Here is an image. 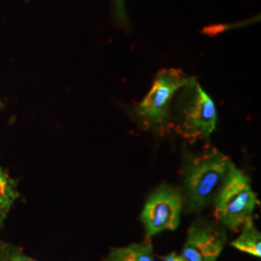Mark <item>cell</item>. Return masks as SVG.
<instances>
[{"label": "cell", "mask_w": 261, "mask_h": 261, "mask_svg": "<svg viewBox=\"0 0 261 261\" xmlns=\"http://www.w3.org/2000/svg\"><path fill=\"white\" fill-rule=\"evenodd\" d=\"M233 163L212 145L197 154L184 156L182 168L183 209L196 213L213 202Z\"/></svg>", "instance_id": "6da1fadb"}, {"label": "cell", "mask_w": 261, "mask_h": 261, "mask_svg": "<svg viewBox=\"0 0 261 261\" xmlns=\"http://www.w3.org/2000/svg\"><path fill=\"white\" fill-rule=\"evenodd\" d=\"M177 94L176 114L169 128H173L190 142L208 140L216 129L218 119L213 100L194 77Z\"/></svg>", "instance_id": "7a4b0ae2"}, {"label": "cell", "mask_w": 261, "mask_h": 261, "mask_svg": "<svg viewBox=\"0 0 261 261\" xmlns=\"http://www.w3.org/2000/svg\"><path fill=\"white\" fill-rule=\"evenodd\" d=\"M190 79L177 69H165L159 72L149 92L134 110L144 129L161 134L169 129L172 100Z\"/></svg>", "instance_id": "3957f363"}, {"label": "cell", "mask_w": 261, "mask_h": 261, "mask_svg": "<svg viewBox=\"0 0 261 261\" xmlns=\"http://www.w3.org/2000/svg\"><path fill=\"white\" fill-rule=\"evenodd\" d=\"M213 203L216 219L231 230H239L248 219L252 218L257 203L256 194L252 190L250 178L234 164Z\"/></svg>", "instance_id": "277c9868"}, {"label": "cell", "mask_w": 261, "mask_h": 261, "mask_svg": "<svg viewBox=\"0 0 261 261\" xmlns=\"http://www.w3.org/2000/svg\"><path fill=\"white\" fill-rule=\"evenodd\" d=\"M183 197L180 190L168 184L156 189L146 200L140 214L145 238L150 240L166 230H175L180 224Z\"/></svg>", "instance_id": "5b68a950"}, {"label": "cell", "mask_w": 261, "mask_h": 261, "mask_svg": "<svg viewBox=\"0 0 261 261\" xmlns=\"http://www.w3.org/2000/svg\"><path fill=\"white\" fill-rule=\"evenodd\" d=\"M226 241L224 227L199 219L189 227L180 254L187 261H217Z\"/></svg>", "instance_id": "8992f818"}, {"label": "cell", "mask_w": 261, "mask_h": 261, "mask_svg": "<svg viewBox=\"0 0 261 261\" xmlns=\"http://www.w3.org/2000/svg\"><path fill=\"white\" fill-rule=\"evenodd\" d=\"M102 261H155L150 240L133 243L125 247L112 248Z\"/></svg>", "instance_id": "52a82bcc"}, {"label": "cell", "mask_w": 261, "mask_h": 261, "mask_svg": "<svg viewBox=\"0 0 261 261\" xmlns=\"http://www.w3.org/2000/svg\"><path fill=\"white\" fill-rule=\"evenodd\" d=\"M240 229L241 233L230 243V246L240 252L249 253L259 258L261 256V235L253 224L252 218L248 219Z\"/></svg>", "instance_id": "ba28073f"}, {"label": "cell", "mask_w": 261, "mask_h": 261, "mask_svg": "<svg viewBox=\"0 0 261 261\" xmlns=\"http://www.w3.org/2000/svg\"><path fill=\"white\" fill-rule=\"evenodd\" d=\"M19 196L17 181L0 167V228L3 227L12 206Z\"/></svg>", "instance_id": "9c48e42d"}, {"label": "cell", "mask_w": 261, "mask_h": 261, "mask_svg": "<svg viewBox=\"0 0 261 261\" xmlns=\"http://www.w3.org/2000/svg\"><path fill=\"white\" fill-rule=\"evenodd\" d=\"M0 261H37L28 256L17 246L0 241Z\"/></svg>", "instance_id": "30bf717a"}, {"label": "cell", "mask_w": 261, "mask_h": 261, "mask_svg": "<svg viewBox=\"0 0 261 261\" xmlns=\"http://www.w3.org/2000/svg\"><path fill=\"white\" fill-rule=\"evenodd\" d=\"M162 261H187L181 254H178L176 252H170L166 255L160 256Z\"/></svg>", "instance_id": "8fae6325"}, {"label": "cell", "mask_w": 261, "mask_h": 261, "mask_svg": "<svg viewBox=\"0 0 261 261\" xmlns=\"http://www.w3.org/2000/svg\"><path fill=\"white\" fill-rule=\"evenodd\" d=\"M3 108V103H1V101H0V110Z\"/></svg>", "instance_id": "7c38bea8"}]
</instances>
